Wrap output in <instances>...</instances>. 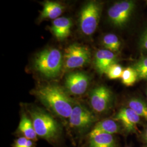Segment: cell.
Instances as JSON below:
<instances>
[{
	"label": "cell",
	"mask_w": 147,
	"mask_h": 147,
	"mask_svg": "<svg viewBox=\"0 0 147 147\" xmlns=\"http://www.w3.org/2000/svg\"><path fill=\"white\" fill-rule=\"evenodd\" d=\"M146 4H147V1H146Z\"/></svg>",
	"instance_id": "cell-25"
},
{
	"label": "cell",
	"mask_w": 147,
	"mask_h": 147,
	"mask_svg": "<svg viewBox=\"0 0 147 147\" xmlns=\"http://www.w3.org/2000/svg\"><path fill=\"white\" fill-rule=\"evenodd\" d=\"M69 119L71 127L79 131L87 129L95 121L93 114L81 105H74Z\"/></svg>",
	"instance_id": "cell-7"
},
{
	"label": "cell",
	"mask_w": 147,
	"mask_h": 147,
	"mask_svg": "<svg viewBox=\"0 0 147 147\" xmlns=\"http://www.w3.org/2000/svg\"><path fill=\"white\" fill-rule=\"evenodd\" d=\"M64 59L66 68H78L89 62L90 53L87 47L74 44L65 49Z\"/></svg>",
	"instance_id": "cell-5"
},
{
	"label": "cell",
	"mask_w": 147,
	"mask_h": 147,
	"mask_svg": "<svg viewBox=\"0 0 147 147\" xmlns=\"http://www.w3.org/2000/svg\"><path fill=\"white\" fill-rule=\"evenodd\" d=\"M89 76L82 72L69 74L65 79V87L69 93L73 95L83 94L88 88Z\"/></svg>",
	"instance_id": "cell-9"
},
{
	"label": "cell",
	"mask_w": 147,
	"mask_h": 147,
	"mask_svg": "<svg viewBox=\"0 0 147 147\" xmlns=\"http://www.w3.org/2000/svg\"></svg>",
	"instance_id": "cell-26"
},
{
	"label": "cell",
	"mask_w": 147,
	"mask_h": 147,
	"mask_svg": "<svg viewBox=\"0 0 147 147\" xmlns=\"http://www.w3.org/2000/svg\"><path fill=\"white\" fill-rule=\"evenodd\" d=\"M119 126L113 119H107L98 122L90 133H103L113 135L119 131Z\"/></svg>",
	"instance_id": "cell-15"
},
{
	"label": "cell",
	"mask_w": 147,
	"mask_h": 147,
	"mask_svg": "<svg viewBox=\"0 0 147 147\" xmlns=\"http://www.w3.org/2000/svg\"><path fill=\"white\" fill-rule=\"evenodd\" d=\"M128 107L137 115L147 121V105L144 101L138 98H132L128 101Z\"/></svg>",
	"instance_id": "cell-17"
},
{
	"label": "cell",
	"mask_w": 147,
	"mask_h": 147,
	"mask_svg": "<svg viewBox=\"0 0 147 147\" xmlns=\"http://www.w3.org/2000/svg\"><path fill=\"white\" fill-rule=\"evenodd\" d=\"M34 94L54 113L62 118H69L74 104L61 87L55 84L41 86L36 90Z\"/></svg>",
	"instance_id": "cell-1"
},
{
	"label": "cell",
	"mask_w": 147,
	"mask_h": 147,
	"mask_svg": "<svg viewBox=\"0 0 147 147\" xmlns=\"http://www.w3.org/2000/svg\"><path fill=\"white\" fill-rule=\"evenodd\" d=\"M63 8V5L59 3L52 1H46L44 3V7L41 12L40 16L42 19L47 18L55 20L62 14Z\"/></svg>",
	"instance_id": "cell-14"
},
{
	"label": "cell",
	"mask_w": 147,
	"mask_h": 147,
	"mask_svg": "<svg viewBox=\"0 0 147 147\" xmlns=\"http://www.w3.org/2000/svg\"><path fill=\"white\" fill-rule=\"evenodd\" d=\"M30 113L38 136L47 141H52L58 137L60 134V128L52 116L39 110H33Z\"/></svg>",
	"instance_id": "cell-3"
},
{
	"label": "cell",
	"mask_w": 147,
	"mask_h": 147,
	"mask_svg": "<svg viewBox=\"0 0 147 147\" xmlns=\"http://www.w3.org/2000/svg\"><path fill=\"white\" fill-rule=\"evenodd\" d=\"M140 117L131 109L123 108L118 111L113 120L119 121L128 133H135L137 131V124L140 121Z\"/></svg>",
	"instance_id": "cell-10"
},
{
	"label": "cell",
	"mask_w": 147,
	"mask_h": 147,
	"mask_svg": "<svg viewBox=\"0 0 147 147\" xmlns=\"http://www.w3.org/2000/svg\"><path fill=\"white\" fill-rule=\"evenodd\" d=\"M18 129L24 137L31 141L37 140V135L34 130L32 121L29 119L26 115H23L19 123Z\"/></svg>",
	"instance_id": "cell-16"
},
{
	"label": "cell",
	"mask_w": 147,
	"mask_h": 147,
	"mask_svg": "<svg viewBox=\"0 0 147 147\" xmlns=\"http://www.w3.org/2000/svg\"><path fill=\"white\" fill-rule=\"evenodd\" d=\"M63 59L61 51L56 49H47L36 55L34 67L38 72L47 78L56 77L61 71Z\"/></svg>",
	"instance_id": "cell-2"
},
{
	"label": "cell",
	"mask_w": 147,
	"mask_h": 147,
	"mask_svg": "<svg viewBox=\"0 0 147 147\" xmlns=\"http://www.w3.org/2000/svg\"><path fill=\"white\" fill-rule=\"evenodd\" d=\"M121 82L126 86H131L138 79L136 70L132 67H127L123 70L121 76Z\"/></svg>",
	"instance_id": "cell-19"
},
{
	"label": "cell",
	"mask_w": 147,
	"mask_h": 147,
	"mask_svg": "<svg viewBox=\"0 0 147 147\" xmlns=\"http://www.w3.org/2000/svg\"><path fill=\"white\" fill-rule=\"evenodd\" d=\"M135 3L132 1H124L115 3L108 11L111 22L117 27L126 25L135 9Z\"/></svg>",
	"instance_id": "cell-6"
},
{
	"label": "cell",
	"mask_w": 147,
	"mask_h": 147,
	"mask_svg": "<svg viewBox=\"0 0 147 147\" xmlns=\"http://www.w3.org/2000/svg\"><path fill=\"white\" fill-rule=\"evenodd\" d=\"M117 58L115 53L108 50H99L95 55L94 65L99 73L106 74L112 64L117 63Z\"/></svg>",
	"instance_id": "cell-11"
},
{
	"label": "cell",
	"mask_w": 147,
	"mask_h": 147,
	"mask_svg": "<svg viewBox=\"0 0 147 147\" xmlns=\"http://www.w3.org/2000/svg\"><path fill=\"white\" fill-rule=\"evenodd\" d=\"M113 135L103 133L89 134V147H116Z\"/></svg>",
	"instance_id": "cell-13"
},
{
	"label": "cell",
	"mask_w": 147,
	"mask_h": 147,
	"mask_svg": "<svg viewBox=\"0 0 147 147\" xmlns=\"http://www.w3.org/2000/svg\"><path fill=\"white\" fill-rule=\"evenodd\" d=\"M132 68L136 70L139 79L147 80V57L141 58Z\"/></svg>",
	"instance_id": "cell-20"
},
{
	"label": "cell",
	"mask_w": 147,
	"mask_h": 147,
	"mask_svg": "<svg viewBox=\"0 0 147 147\" xmlns=\"http://www.w3.org/2000/svg\"><path fill=\"white\" fill-rule=\"evenodd\" d=\"M112 100V92L104 86L93 89L90 95V105L93 110L98 113H102L107 110L111 105Z\"/></svg>",
	"instance_id": "cell-8"
},
{
	"label": "cell",
	"mask_w": 147,
	"mask_h": 147,
	"mask_svg": "<svg viewBox=\"0 0 147 147\" xmlns=\"http://www.w3.org/2000/svg\"><path fill=\"white\" fill-rule=\"evenodd\" d=\"M140 45L142 50L147 51V28L142 33L140 40Z\"/></svg>",
	"instance_id": "cell-23"
},
{
	"label": "cell",
	"mask_w": 147,
	"mask_h": 147,
	"mask_svg": "<svg viewBox=\"0 0 147 147\" xmlns=\"http://www.w3.org/2000/svg\"><path fill=\"white\" fill-rule=\"evenodd\" d=\"M101 6L94 1L84 5L80 13V26L81 31L87 36L92 35L95 31L100 19Z\"/></svg>",
	"instance_id": "cell-4"
},
{
	"label": "cell",
	"mask_w": 147,
	"mask_h": 147,
	"mask_svg": "<svg viewBox=\"0 0 147 147\" xmlns=\"http://www.w3.org/2000/svg\"><path fill=\"white\" fill-rule=\"evenodd\" d=\"M103 44L106 50L113 53L118 51L121 47V42L114 34H108L105 36L103 38Z\"/></svg>",
	"instance_id": "cell-18"
},
{
	"label": "cell",
	"mask_w": 147,
	"mask_h": 147,
	"mask_svg": "<svg viewBox=\"0 0 147 147\" xmlns=\"http://www.w3.org/2000/svg\"><path fill=\"white\" fill-rule=\"evenodd\" d=\"M144 138L145 141H146V143L147 144V127L146 128L145 131H144Z\"/></svg>",
	"instance_id": "cell-24"
},
{
	"label": "cell",
	"mask_w": 147,
	"mask_h": 147,
	"mask_svg": "<svg viewBox=\"0 0 147 147\" xmlns=\"http://www.w3.org/2000/svg\"><path fill=\"white\" fill-rule=\"evenodd\" d=\"M33 141L24 137H20L16 140L14 147H33Z\"/></svg>",
	"instance_id": "cell-22"
},
{
	"label": "cell",
	"mask_w": 147,
	"mask_h": 147,
	"mask_svg": "<svg viewBox=\"0 0 147 147\" xmlns=\"http://www.w3.org/2000/svg\"><path fill=\"white\" fill-rule=\"evenodd\" d=\"M71 26V22L70 19L61 17L53 20L51 30L58 40H63L70 34Z\"/></svg>",
	"instance_id": "cell-12"
},
{
	"label": "cell",
	"mask_w": 147,
	"mask_h": 147,
	"mask_svg": "<svg viewBox=\"0 0 147 147\" xmlns=\"http://www.w3.org/2000/svg\"><path fill=\"white\" fill-rule=\"evenodd\" d=\"M123 70H124L123 67L121 65L115 63L112 64L109 67V68L107 69L106 74L109 79L112 80L119 79L121 78Z\"/></svg>",
	"instance_id": "cell-21"
}]
</instances>
